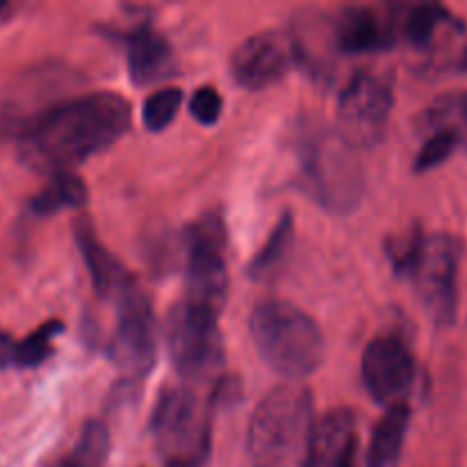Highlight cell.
<instances>
[{
	"mask_svg": "<svg viewBox=\"0 0 467 467\" xmlns=\"http://www.w3.org/2000/svg\"><path fill=\"white\" fill-rule=\"evenodd\" d=\"M459 144L461 132L456 128H441V130H436L420 149L418 158H415V171H429V169L441 167L459 149Z\"/></svg>",
	"mask_w": 467,
	"mask_h": 467,
	"instance_id": "cell-24",
	"label": "cell"
},
{
	"mask_svg": "<svg viewBox=\"0 0 467 467\" xmlns=\"http://www.w3.org/2000/svg\"><path fill=\"white\" fill-rule=\"evenodd\" d=\"M463 109H465V114H467V99H465V103H463Z\"/></svg>",
	"mask_w": 467,
	"mask_h": 467,
	"instance_id": "cell-28",
	"label": "cell"
},
{
	"mask_svg": "<svg viewBox=\"0 0 467 467\" xmlns=\"http://www.w3.org/2000/svg\"><path fill=\"white\" fill-rule=\"evenodd\" d=\"M313 395L287 386L269 392L249 424V454L255 467H304L315 431Z\"/></svg>",
	"mask_w": 467,
	"mask_h": 467,
	"instance_id": "cell-3",
	"label": "cell"
},
{
	"mask_svg": "<svg viewBox=\"0 0 467 467\" xmlns=\"http://www.w3.org/2000/svg\"><path fill=\"white\" fill-rule=\"evenodd\" d=\"M14 354H16V342L0 331V368H7L14 363Z\"/></svg>",
	"mask_w": 467,
	"mask_h": 467,
	"instance_id": "cell-26",
	"label": "cell"
},
{
	"mask_svg": "<svg viewBox=\"0 0 467 467\" xmlns=\"http://www.w3.org/2000/svg\"><path fill=\"white\" fill-rule=\"evenodd\" d=\"M415 372H418V365H415L413 354L404 345V340L392 333L374 337L360 363V374H363L369 397L377 404L386 406L400 404L404 395H409L415 383Z\"/></svg>",
	"mask_w": 467,
	"mask_h": 467,
	"instance_id": "cell-12",
	"label": "cell"
},
{
	"mask_svg": "<svg viewBox=\"0 0 467 467\" xmlns=\"http://www.w3.org/2000/svg\"><path fill=\"white\" fill-rule=\"evenodd\" d=\"M306 192L333 213H349L363 196V169L349 141L336 128L308 130L299 141Z\"/></svg>",
	"mask_w": 467,
	"mask_h": 467,
	"instance_id": "cell-7",
	"label": "cell"
},
{
	"mask_svg": "<svg viewBox=\"0 0 467 467\" xmlns=\"http://www.w3.org/2000/svg\"><path fill=\"white\" fill-rule=\"evenodd\" d=\"M150 436L164 467H205L213 454L210 404L192 388H164L155 401Z\"/></svg>",
	"mask_w": 467,
	"mask_h": 467,
	"instance_id": "cell-5",
	"label": "cell"
},
{
	"mask_svg": "<svg viewBox=\"0 0 467 467\" xmlns=\"http://www.w3.org/2000/svg\"><path fill=\"white\" fill-rule=\"evenodd\" d=\"M167 349L173 368L187 381H208L223 368L219 313L190 299L173 304L167 315Z\"/></svg>",
	"mask_w": 467,
	"mask_h": 467,
	"instance_id": "cell-8",
	"label": "cell"
},
{
	"mask_svg": "<svg viewBox=\"0 0 467 467\" xmlns=\"http://www.w3.org/2000/svg\"><path fill=\"white\" fill-rule=\"evenodd\" d=\"M109 454V431L103 422H87L71 454L59 467H103Z\"/></svg>",
	"mask_w": 467,
	"mask_h": 467,
	"instance_id": "cell-21",
	"label": "cell"
},
{
	"mask_svg": "<svg viewBox=\"0 0 467 467\" xmlns=\"http://www.w3.org/2000/svg\"><path fill=\"white\" fill-rule=\"evenodd\" d=\"M292 237H295V219H292V213H285L278 219L276 226H274L267 244L251 260L249 276L255 278V281L272 278L276 274V269L285 263L287 254H290Z\"/></svg>",
	"mask_w": 467,
	"mask_h": 467,
	"instance_id": "cell-20",
	"label": "cell"
},
{
	"mask_svg": "<svg viewBox=\"0 0 467 467\" xmlns=\"http://www.w3.org/2000/svg\"><path fill=\"white\" fill-rule=\"evenodd\" d=\"M337 53L363 55L388 50L397 44L395 16H386L377 7H345L333 21Z\"/></svg>",
	"mask_w": 467,
	"mask_h": 467,
	"instance_id": "cell-14",
	"label": "cell"
},
{
	"mask_svg": "<svg viewBox=\"0 0 467 467\" xmlns=\"http://www.w3.org/2000/svg\"><path fill=\"white\" fill-rule=\"evenodd\" d=\"M117 306V328L108 342V356L128 381H140L149 377L158 358V322L153 306L140 285L123 295Z\"/></svg>",
	"mask_w": 467,
	"mask_h": 467,
	"instance_id": "cell-10",
	"label": "cell"
},
{
	"mask_svg": "<svg viewBox=\"0 0 467 467\" xmlns=\"http://www.w3.org/2000/svg\"><path fill=\"white\" fill-rule=\"evenodd\" d=\"M181 103L182 91L176 89V87H167V89H160L155 94H150L144 103V112H141L144 126L153 132L164 130L176 119Z\"/></svg>",
	"mask_w": 467,
	"mask_h": 467,
	"instance_id": "cell-23",
	"label": "cell"
},
{
	"mask_svg": "<svg viewBox=\"0 0 467 467\" xmlns=\"http://www.w3.org/2000/svg\"><path fill=\"white\" fill-rule=\"evenodd\" d=\"M260 358L285 379H306L324 360V336L317 322L283 299L260 301L249 319Z\"/></svg>",
	"mask_w": 467,
	"mask_h": 467,
	"instance_id": "cell-4",
	"label": "cell"
},
{
	"mask_svg": "<svg viewBox=\"0 0 467 467\" xmlns=\"http://www.w3.org/2000/svg\"><path fill=\"white\" fill-rule=\"evenodd\" d=\"M395 272L406 276L418 287V295L427 308L429 317L438 327H450L459 308V267L463 244L459 237L424 235L415 228L410 235L388 244Z\"/></svg>",
	"mask_w": 467,
	"mask_h": 467,
	"instance_id": "cell-2",
	"label": "cell"
},
{
	"mask_svg": "<svg viewBox=\"0 0 467 467\" xmlns=\"http://www.w3.org/2000/svg\"><path fill=\"white\" fill-rule=\"evenodd\" d=\"M410 424V406L406 401L388 406L383 418L374 427L368 445V467H397L404 451L406 433Z\"/></svg>",
	"mask_w": 467,
	"mask_h": 467,
	"instance_id": "cell-18",
	"label": "cell"
},
{
	"mask_svg": "<svg viewBox=\"0 0 467 467\" xmlns=\"http://www.w3.org/2000/svg\"><path fill=\"white\" fill-rule=\"evenodd\" d=\"M73 235H76L82 260H85L87 269H89L94 290L99 292L103 299L119 301L123 295H128V292L137 285L135 276L123 267L121 260L114 254H109V251L100 244L94 223H91L89 219H76V223H73Z\"/></svg>",
	"mask_w": 467,
	"mask_h": 467,
	"instance_id": "cell-16",
	"label": "cell"
},
{
	"mask_svg": "<svg viewBox=\"0 0 467 467\" xmlns=\"http://www.w3.org/2000/svg\"><path fill=\"white\" fill-rule=\"evenodd\" d=\"M5 7H7V5H5V3H0V12H3V9H5Z\"/></svg>",
	"mask_w": 467,
	"mask_h": 467,
	"instance_id": "cell-27",
	"label": "cell"
},
{
	"mask_svg": "<svg viewBox=\"0 0 467 467\" xmlns=\"http://www.w3.org/2000/svg\"><path fill=\"white\" fill-rule=\"evenodd\" d=\"M87 201V185L80 176L71 171L55 173L48 181V185L32 199V210L39 217L59 213L67 208H80Z\"/></svg>",
	"mask_w": 467,
	"mask_h": 467,
	"instance_id": "cell-19",
	"label": "cell"
},
{
	"mask_svg": "<svg viewBox=\"0 0 467 467\" xmlns=\"http://www.w3.org/2000/svg\"><path fill=\"white\" fill-rule=\"evenodd\" d=\"M356 415L349 409H336L317 420L304 467H358Z\"/></svg>",
	"mask_w": 467,
	"mask_h": 467,
	"instance_id": "cell-15",
	"label": "cell"
},
{
	"mask_svg": "<svg viewBox=\"0 0 467 467\" xmlns=\"http://www.w3.org/2000/svg\"><path fill=\"white\" fill-rule=\"evenodd\" d=\"M395 16L397 44L420 76H442L467 68V30L463 23L433 3L409 5Z\"/></svg>",
	"mask_w": 467,
	"mask_h": 467,
	"instance_id": "cell-6",
	"label": "cell"
},
{
	"mask_svg": "<svg viewBox=\"0 0 467 467\" xmlns=\"http://www.w3.org/2000/svg\"><path fill=\"white\" fill-rule=\"evenodd\" d=\"M223 99L214 87H201V89L194 91L190 100V112L192 117L196 119L203 126H213V123L219 121L222 117Z\"/></svg>",
	"mask_w": 467,
	"mask_h": 467,
	"instance_id": "cell-25",
	"label": "cell"
},
{
	"mask_svg": "<svg viewBox=\"0 0 467 467\" xmlns=\"http://www.w3.org/2000/svg\"><path fill=\"white\" fill-rule=\"evenodd\" d=\"M130 103L112 91L62 100L21 130L18 153L35 171L62 173L121 140Z\"/></svg>",
	"mask_w": 467,
	"mask_h": 467,
	"instance_id": "cell-1",
	"label": "cell"
},
{
	"mask_svg": "<svg viewBox=\"0 0 467 467\" xmlns=\"http://www.w3.org/2000/svg\"><path fill=\"white\" fill-rule=\"evenodd\" d=\"M295 59L290 36L281 32H258L233 50L231 71L242 87L258 91L281 80Z\"/></svg>",
	"mask_w": 467,
	"mask_h": 467,
	"instance_id": "cell-13",
	"label": "cell"
},
{
	"mask_svg": "<svg viewBox=\"0 0 467 467\" xmlns=\"http://www.w3.org/2000/svg\"><path fill=\"white\" fill-rule=\"evenodd\" d=\"M228 233L219 213L196 219L185 231V299L222 315L228 295Z\"/></svg>",
	"mask_w": 467,
	"mask_h": 467,
	"instance_id": "cell-9",
	"label": "cell"
},
{
	"mask_svg": "<svg viewBox=\"0 0 467 467\" xmlns=\"http://www.w3.org/2000/svg\"><path fill=\"white\" fill-rule=\"evenodd\" d=\"M392 87L374 73H358L337 100V128L342 140L356 150L374 149L386 140L392 114Z\"/></svg>",
	"mask_w": 467,
	"mask_h": 467,
	"instance_id": "cell-11",
	"label": "cell"
},
{
	"mask_svg": "<svg viewBox=\"0 0 467 467\" xmlns=\"http://www.w3.org/2000/svg\"><path fill=\"white\" fill-rule=\"evenodd\" d=\"M62 331V322H46L44 327H39L35 333H30L26 340L16 342L14 365H18V368H36L39 363H44V360L53 354L55 336H59Z\"/></svg>",
	"mask_w": 467,
	"mask_h": 467,
	"instance_id": "cell-22",
	"label": "cell"
},
{
	"mask_svg": "<svg viewBox=\"0 0 467 467\" xmlns=\"http://www.w3.org/2000/svg\"><path fill=\"white\" fill-rule=\"evenodd\" d=\"M128 71L135 85L146 87L173 78L178 73V59L167 36L140 27L126 36Z\"/></svg>",
	"mask_w": 467,
	"mask_h": 467,
	"instance_id": "cell-17",
	"label": "cell"
}]
</instances>
